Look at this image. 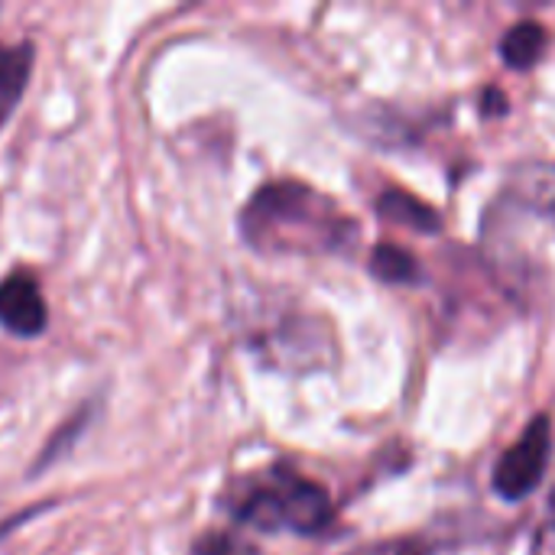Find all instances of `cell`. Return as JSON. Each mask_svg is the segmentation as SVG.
<instances>
[{
    "label": "cell",
    "mask_w": 555,
    "mask_h": 555,
    "mask_svg": "<svg viewBox=\"0 0 555 555\" xmlns=\"http://www.w3.org/2000/svg\"><path fill=\"white\" fill-rule=\"evenodd\" d=\"M354 555H429V543L420 540H390V543H377V546H364Z\"/></svg>",
    "instance_id": "11"
},
{
    "label": "cell",
    "mask_w": 555,
    "mask_h": 555,
    "mask_svg": "<svg viewBox=\"0 0 555 555\" xmlns=\"http://www.w3.org/2000/svg\"><path fill=\"white\" fill-rule=\"evenodd\" d=\"M377 211L400 224V228H410V231H420V234H436L442 228V218L436 215V208H429L426 202H420L416 195L410 192H384L380 202H377Z\"/></svg>",
    "instance_id": "6"
},
{
    "label": "cell",
    "mask_w": 555,
    "mask_h": 555,
    "mask_svg": "<svg viewBox=\"0 0 555 555\" xmlns=\"http://www.w3.org/2000/svg\"><path fill=\"white\" fill-rule=\"evenodd\" d=\"M0 325L16 338H36L49 325V309L39 280L29 270H13L0 280Z\"/></svg>",
    "instance_id": "4"
},
{
    "label": "cell",
    "mask_w": 555,
    "mask_h": 555,
    "mask_svg": "<svg viewBox=\"0 0 555 555\" xmlns=\"http://www.w3.org/2000/svg\"><path fill=\"white\" fill-rule=\"evenodd\" d=\"M332 498L322 485L293 475L286 468L270 472L247 494L234 501V517L260 533H299L315 537L332 524Z\"/></svg>",
    "instance_id": "2"
},
{
    "label": "cell",
    "mask_w": 555,
    "mask_h": 555,
    "mask_svg": "<svg viewBox=\"0 0 555 555\" xmlns=\"http://www.w3.org/2000/svg\"><path fill=\"white\" fill-rule=\"evenodd\" d=\"M553 504H555V488H553Z\"/></svg>",
    "instance_id": "12"
},
{
    "label": "cell",
    "mask_w": 555,
    "mask_h": 555,
    "mask_svg": "<svg viewBox=\"0 0 555 555\" xmlns=\"http://www.w3.org/2000/svg\"><path fill=\"white\" fill-rule=\"evenodd\" d=\"M192 555H257L244 540L231 537V533H205L202 540H195Z\"/></svg>",
    "instance_id": "10"
},
{
    "label": "cell",
    "mask_w": 555,
    "mask_h": 555,
    "mask_svg": "<svg viewBox=\"0 0 555 555\" xmlns=\"http://www.w3.org/2000/svg\"><path fill=\"white\" fill-rule=\"evenodd\" d=\"M371 273L384 283H393V286H410V283H420L423 270L416 263V257L397 244H380L371 257Z\"/></svg>",
    "instance_id": "9"
},
{
    "label": "cell",
    "mask_w": 555,
    "mask_h": 555,
    "mask_svg": "<svg viewBox=\"0 0 555 555\" xmlns=\"http://www.w3.org/2000/svg\"><path fill=\"white\" fill-rule=\"evenodd\" d=\"M33 62H36V46L33 42H16V46L0 42V127L16 111V104H20V98H23V91L29 85Z\"/></svg>",
    "instance_id": "5"
},
{
    "label": "cell",
    "mask_w": 555,
    "mask_h": 555,
    "mask_svg": "<svg viewBox=\"0 0 555 555\" xmlns=\"http://www.w3.org/2000/svg\"><path fill=\"white\" fill-rule=\"evenodd\" d=\"M546 42H550L546 29H543L537 20H524V23L511 26L507 36L501 39V59H504L511 68L527 72V68H533V65L543 59Z\"/></svg>",
    "instance_id": "7"
},
{
    "label": "cell",
    "mask_w": 555,
    "mask_h": 555,
    "mask_svg": "<svg viewBox=\"0 0 555 555\" xmlns=\"http://www.w3.org/2000/svg\"><path fill=\"white\" fill-rule=\"evenodd\" d=\"M514 192L524 205H530L537 215L550 218L555 224V163H540V166H527L517 182Z\"/></svg>",
    "instance_id": "8"
},
{
    "label": "cell",
    "mask_w": 555,
    "mask_h": 555,
    "mask_svg": "<svg viewBox=\"0 0 555 555\" xmlns=\"http://www.w3.org/2000/svg\"><path fill=\"white\" fill-rule=\"evenodd\" d=\"M550 455H553V426L546 416H540L524 429L517 446H511L498 459V468L491 478L494 491L504 501H524L527 494H533L540 488Z\"/></svg>",
    "instance_id": "3"
},
{
    "label": "cell",
    "mask_w": 555,
    "mask_h": 555,
    "mask_svg": "<svg viewBox=\"0 0 555 555\" xmlns=\"http://www.w3.org/2000/svg\"><path fill=\"white\" fill-rule=\"evenodd\" d=\"M354 221L306 182H267L241 211V234L260 254L319 257L345 250L354 241Z\"/></svg>",
    "instance_id": "1"
}]
</instances>
